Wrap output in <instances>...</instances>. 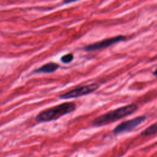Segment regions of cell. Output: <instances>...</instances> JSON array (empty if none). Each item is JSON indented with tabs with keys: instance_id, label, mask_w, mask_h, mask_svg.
<instances>
[{
	"instance_id": "cell-4",
	"label": "cell",
	"mask_w": 157,
	"mask_h": 157,
	"mask_svg": "<svg viewBox=\"0 0 157 157\" xmlns=\"http://www.w3.org/2000/svg\"><path fill=\"white\" fill-rule=\"evenodd\" d=\"M126 40V37L125 36L118 35V36L112 37L108 39H104L102 40H101L93 44H91L90 45H87L85 46L83 48V49L85 52L96 51V50L107 48L117 42L124 41Z\"/></svg>"
},
{
	"instance_id": "cell-3",
	"label": "cell",
	"mask_w": 157,
	"mask_h": 157,
	"mask_svg": "<svg viewBox=\"0 0 157 157\" xmlns=\"http://www.w3.org/2000/svg\"><path fill=\"white\" fill-rule=\"evenodd\" d=\"M99 85L97 83H91L89 85H85L75 89H72L65 93L60 94L59 98L62 99H68L72 98H77L83 96L90 94L99 88Z\"/></svg>"
},
{
	"instance_id": "cell-2",
	"label": "cell",
	"mask_w": 157,
	"mask_h": 157,
	"mask_svg": "<svg viewBox=\"0 0 157 157\" xmlns=\"http://www.w3.org/2000/svg\"><path fill=\"white\" fill-rule=\"evenodd\" d=\"M76 107V104L73 102H63L40 112L36 115L35 120L37 122H48L56 120L74 112Z\"/></svg>"
},
{
	"instance_id": "cell-5",
	"label": "cell",
	"mask_w": 157,
	"mask_h": 157,
	"mask_svg": "<svg viewBox=\"0 0 157 157\" xmlns=\"http://www.w3.org/2000/svg\"><path fill=\"white\" fill-rule=\"evenodd\" d=\"M145 119L146 117L145 116H139L132 119L124 121L115 127L112 131V133L113 134H118L123 132H130L142 123Z\"/></svg>"
},
{
	"instance_id": "cell-7",
	"label": "cell",
	"mask_w": 157,
	"mask_h": 157,
	"mask_svg": "<svg viewBox=\"0 0 157 157\" xmlns=\"http://www.w3.org/2000/svg\"><path fill=\"white\" fill-rule=\"evenodd\" d=\"M155 134H157V122L148 126L141 133L142 136H151Z\"/></svg>"
},
{
	"instance_id": "cell-1",
	"label": "cell",
	"mask_w": 157,
	"mask_h": 157,
	"mask_svg": "<svg viewBox=\"0 0 157 157\" xmlns=\"http://www.w3.org/2000/svg\"><path fill=\"white\" fill-rule=\"evenodd\" d=\"M137 110V105L136 104L123 106L97 117L93 120L92 124L96 127L105 126L129 115Z\"/></svg>"
},
{
	"instance_id": "cell-8",
	"label": "cell",
	"mask_w": 157,
	"mask_h": 157,
	"mask_svg": "<svg viewBox=\"0 0 157 157\" xmlns=\"http://www.w3.org/2000/svg\"><path fill=\"white\" fill-rule=\"evenodd\" d=\"M73 59H74V55L71 53H67L64 55H63L61 57V62L64 64H68V63L72 62Z\"/></svg>"
},
{
	"instance_id": "cell-10",
	"label": "cell",
	"mask_w": 157,
	"mask_h": 157,
	"mask_svg": "<svg viewBox=\"0 0 157 157\" xmlns=\"http://www.w3.org/2000/svg\"><path fill=\"white\" fill-rule=\"evenodd\" d=\"M75 2V1H64L63 2L64 3H70V2Z\"/></svg>"
},
{
	"instance_id": "cell-6",
	"label": "cell",
	"mask_w": 157,
	"mask_h": 157,
	"mask_svg": "<svg viewBox=\"0 0 157 157\" xmlns=\"http://www.w3.org/2000/svg\"><path fill=\"white\" fill-rule=\"evenodd\" d=\"M59 67V65L56 63L53 62H49L47 63L40 67L35 69L33 71V73L34 74H40V73H44V74H50L53 73L55 71H56L58 68Z\"/></svg>"
},
{
	"instance_id": "cell-9",
	"label": "cell",
	"mask_w": 157,
	"mask_h": 157,
	"mask_svg": "<svg viewBox=\"0 0 157 157\" xmlns=\"http://www.w3.org/2000/svg\"><path fill=\"white\" fill-rule=\"evenodd\" d=\"M153 75H155L156 77H157V69L155 70V71L153 72Z\"/></svg>"
}]
</instances>
